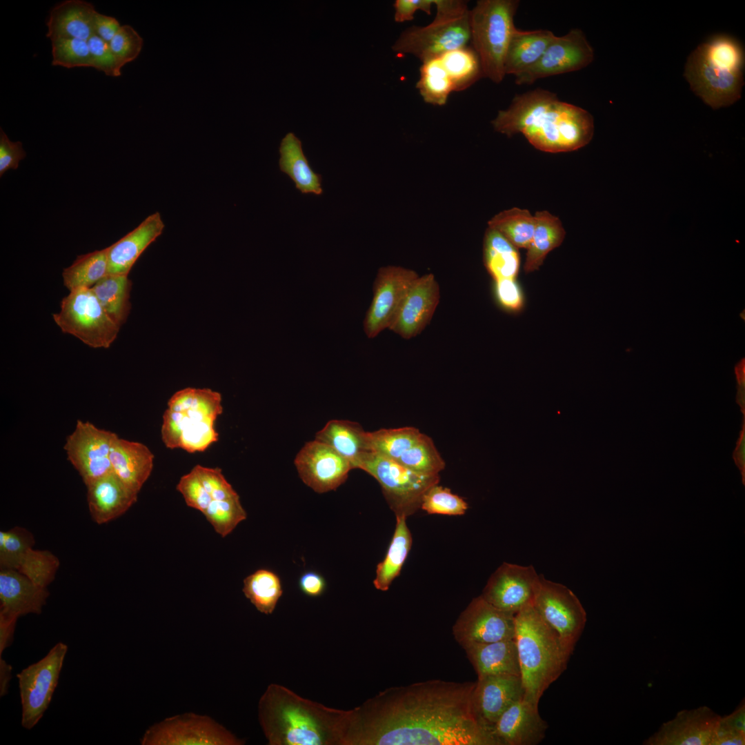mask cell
I'll list each match as a JSON object with an SVG mask.
<instances>
[{
	"label": "cell",
	"mask_w": 745,
	"mask_h": 745,
	"mask_svg": "<svg viewBox=\"0 0 745 745\" xmlns=\"http://www.w3.org/2000/svg\"><path fill=\"white\" fill-rule=\"evenodd\" d=\"M67 651V645L59 642L43 658L17 675L22 706L21 725L26 729H32L48 708Z\"/></svg>",
	"instance_id": "obj_11"
},
{
	"label": "cell",
	"mask_w": 745,
	"mask_h": 745,
	"mask_svg": "<svg viewBox=\"0 0 745 745\" xmlns=\"http://www.w3.org/2000/svg\"><path fill=\"white\" fill-rule=\"evenodd\" d=\"M244 595L257 610L272 614L283 594L279 576L268 569H259L246 577L242 589Z\"/></svg>",
	"instance_id": "obj_39"
},
{
	"label": "cell",
	"mask_w": 745,
	"mask_h": 745,
	"mask_svg": "<svg viewBox=\"0 0 745 745\" xmlns=\"http://www.w3.org/2000/svg\"><path fill=\"white\" fill-rule=\"evenodd\" d=\"M393 538L384 559L376 568L373 580L375 588L388 590L393 580L399 575L412 545V535L406 524V517L397 516Z\"/></svg>",
	"instance_id": "obj_34"
},
{
	"label": "cell",
	"mask_w": 745,
	"mask_h": 745,
	"mask_svg": "<svg viewBox=\"0 0 745 745\" xmlns=\"http://www.w3.org/2000/svg\"><path fill=\"white\" fill-rule=\"evenodd\" d=\"M433 6L434 0H396L393 3L395 21L399 23L411 21L418 10L430 14Z\"/></svg>",
	"instance_id": "obj_51"
},
{
	"label": "cell",
	"mask_w": 745,
	"mask_h": 745,
	"mask_svg": "<svg viewBox=\"0 0 745 745\" xmlns=\"http://www.w3.org/2000/svg\"><path fill=\"white\" fill-rule=\"evenodd\" d=\"M555 34L548 30H521L515 28L506 53L504 71L515 77L538 62Z\"/></svg>",
	"instance_id": "obj_31"
},
{
	"label": "cell",
	"mask_w": 745,
	"mask_h": 745,
	"mask_svg": "<svg viewBox=\"0 0 745 745\" xmlns=\"http://www.w3.org/2000/svg\"><path fill=\"white\" fill-rule=\"evenodd\" d=\"M164 226L160 214L155 212L108 246V275H128L139 256L161 235Z\"/></svg>",
	"instance_id": "obj_26"
},
{
	"label": "cell",
	"mask_w": 745,
	"mask_h": 745,
	"mask_svg": "<svg viewBox=\"0 0 745 745\" xmlns=\"http://www.w3.org/2000/svg\"><path fill=\"white\" fill-rule=\"evenodd\" d=\"M52 64L66 68L91 67L87 41L75 38H57L51 40Z\"/></svg>",
	"instance_id": "obj_45"
},
{
	"label": "cell",
	"mask_w": 745,
	"mask_h": 745,
	"mask_svg": "<svg viewBox=\"0 0 745 745\" xmlns=\"http://www.w3.org/2000/svg\"><path fill=\"white\" fill-rule=\"evenodd\" d=\"M496 293L500 304L510 310H519L523 304L522 292L515 279L496 281Z\"/></svg>",
	"instance_id": "obj_50"
},
{
	"label": "cell",
	"mask_w": 745,
	"mask_h": 745,
	"mask_svg": "<svg viewBox=\"0 0 745 745\" xmlns=\"http://www.w3.org/2000/svg\"><path fill=\"white\" fill-rule=\"evenodd\" d=\"M476 682L390 687L349 710L343 745H499L473 704Z\"/></svg>",
	"instance_id": "obj_1"
},
{
	"label": "cell",
	"mask_w": 745,
	"mask_h": 745,
	"mask_svg": "<svg viewBox=\"0 0 745 745\" xmlns=\"http://www.w3.org/2000/svg\"><path fill=\"white\" fill-rule=\"evenodd\" d=\"M315 439L333 448L350 463L353 469L357 468L363 457L372 452L369 432L349 420H330L316 433Z\"/></svg>",
	"instance_id": "obj_30"
},
{
	"label": "cell",
	"mask_w": 745,
	"mask_h": 745,
	"mask_svg": "<svg viewBox=\"0 0 745 745\" xmlns=\"http://www.w3.org/2000/svg\"><path fill=\"white\" fill-rule=\"evenodd\" d=\"M117 437L116 433L89 421H77L63 448L86 486L112 472L110 453Z\"/></svg>",
	"instance_id": "obj_14"
},
{
	"label": "cell",
	"mask_w": 745,
	"mask_h": 745,
	"mask_svg": "<svg viewBox=\"0 0 745 745\" xmlns=\"http://www.w3.org/2000/svg\"><path fill=\"white\" fill-rule=\"evenodd\" d=\"M491 123L499 133L507 137L522 133L535 148L551 153L579 149L594 134L590 112L539 88L516 95Z\"/></svg>",
	"instance_id": "obj_2"
},
{
	"label": "cell",
	"mask_w": 745,
	"mask_h": 745,
	"mask_svg": "<svg viewBox=\"0 0 745 745\" xmlns=\"http://www.w3.org/2000/svg\"><path fill=\"white\" fill-rule=\"evenodd\" d=\"M515 619V614L495 607L479 595L461 613L452 633L461 647L513 639Z\"/></svg>",
	"instance_id": "obj_16"
},
{
	"label": "cell",
	"mask_w": 745,
	"mask_h": 745,
	"mask_svg": "<svg viewBox=\"0 0 745 745\" xmlns=\"http://www.w3.org/2000/svg\"><path fill=\"white\" fill-rule=\"evenodd\" d=\"M420 508L428 514L452 516L464 515L468 506L462 497L437 484L424 493Z\"/></svg>",
	"instance_id": "obj_46"
},
{
	"label": "cell",
	"mask_w": 745,
	"mask_h": 745,
	"mask_svg": "<svg viewBox=\"0 0 745 745\" xmlns=\"http://www.w3.org/2000/svg\"><path fill=\"white\" fill-rule=\"evenodd\" d=\"M142 745H241L237 738L207 715L192 713L168 717L148 728Z\"/></svg>",
	"instance_id": "obj_13"
},
{
	"label": "cell",
	"mask_w": 745,
	"mask_h": 745,
	"mask_svg": "<svg viewBox=\"0 0 745 745\" xmlns=\"http://www.w3.org/2000/svg\"><path fill=\"white\" fill-rule=\"evenodd\" d=\"M433 21L401 32L392 46L397 55L411 54L421 62L468 46L470 41V10L463 0H434Z\"/></svg>",
	"instance_id": "obj_7"
},
{
	"label": "cell",
	"mask_w": 745,
	"mask_h": 745,
	"mask_svg": "<svg viewBox=\"0 0 745 745\" xmlns=\"http://www.w3.org/2000/svg\"><path fill=\"white\" fill-rule=\"evenodd\" d=\"M453 83L455 92L464 90L483 77L477 53L468 46L439 56Z\"/></svg>",
	"instance_id": "obj_41"
},
{
	"label": "cell",
	"mask_w": 745,
	"mask_h": 745,
	"mask_svg": "<svg viewBox=\"0 0 745 745\" xmlns=\"http://www.w3.org/2000/svg\"><path fill=\"white\" fill-rule=\"evenodd\" d=\"M26 156L21 141H12L4 131L0 130V176L8 170L18 168L19 162Z\"/></svg>",
	"instance_id": "obj_49"
},
{
	"label": "cell",
	"mask_w": 745,
	"mask_h": 745,
	"mask_svg": "<svg viewBox=\"0 0 745 745\" xmlns=\"http://www.w3.org/2000/svg\"><path fill=\"white\" fill-rule=\"evenodd\" d=\"M485 266L494 279H515L519 268V255L514 246L501 234L488 228L484 240Z\"/></svg>",
	"instance_id": "obj_35"
},
{
	"label": "cell",
	"mask_w": 745,
	"mask_h": 745,
	"mask_svg": "<svg viewBox=\"0 0 745 745\" xmlns=\"http://www.w3.org/2000/svg\"><path fill=\"white\" fill-rule=\"evenodd\" d=\"M348 713L277 684L267 687L258 704L259 722L270 745H343Z\"/></svg>",
	"instance_id": "obj_3"
},
{
	"label": "cell",
	"mask_w": 745,
	"mask_h": 745,
	"mask_svg": "<svg viewBox=\"0 0 745 745\" xmlns=\"http://www.w3.org/2000/svg\"><path fill=\"white\" fill-rule=\"evenodd\" d=\"M540 577L531 565L504 562L490 576L481 595L495 607L516 614L533 605Z\"/></svg>",
	"instance_id": "obj_18"
},
{
	"label": "cell",
	"mask_w": 745,
	"mask_h": 745,
	"mask_svg": "<svg viewBox=\"0 0 745 745\" xmlns=\"http://www.w3.org/2000/svg\"><path fill=\"white\" fill-rule=\"evenodd\" d=\"M593 59V48L583 31L572 29L565 35H555L538 62L516 76L515 83L531 84L539 79L579 70Z\"/></svg>",
	"instance_id": "obj_17"
},
{
	"label": "cell",
	"mask_w": 745,
	"mask_h": 745,
	"mask_svg": "<svg viewBox=\"0 0 745 745\" xmlns=\"http://www.w3.org/2000/svg\"><path fill=\"white\" fill-rule=\"evenodd\" d=\"M743 429L741 432V435L737 443V446L735 451V463L741 470L743 476V483H744V470H745V430L744 424H743Z\"/></svg>",
	"instance_id": "obj_56"
},
{
	"label": "cell",
	"mask_w": 745,
	"mask_h": 745,
	"mask_svg": "<svg viewBox=\"0 0 745 745\" xmlns=\"http://www.w3.org/2000/svg\"><path fill=\"white\" fill-rule=\"evenodd\" d=\"M94 6L82 0H66L57 4L50 12L46 23V37L75 38L87 41L95 34Z\"/></svg>",
	"instance_id": "obj_28"
},
{
	"label": "cell",
	"mask_w": 745,
	"mask_h": 745,
	"mask_svg": "<svg viewBox=\"0 0 745 745\" xmlns=\"http://www.w3.org/2000/svg\"><path fill=\"white\" fill-rule=\"evenodd\" d=\"M108 247L79 255L63 270L64 286L69 291L92 288L108 275Z\"/></svg>",
	"instance_id": "obj_37"
},
{
	"label": "cell",
	"mask_w": 745,
	"mask_h": 745,
	"mask_svg": "<svg viewBox=\"0 0 745 745\" xmlns=\"http://www.w3.org/2000/svg\"><path fill=\"white\" fill-rule=\"evenodd\" d=\"M718 723L731 732L745 735L744 700L743 699L742 702L731 714L725 717H720Z\"/></svg>",
	"instance_id": "obj_54"
},
{
	"label": "cell",
	"mask_w": 745,
	"mask_h": 745,
	"mask_svg": "<svg viewBox=\"0 0 745 745\" xmlns=\"http://www.w3.org/2000/svg\"><path fill=\"white\" fill-rule=\"evenodd\" d=\"M416 87L423 100L434 106H443L454 91L453 83L439 57L422 62Z\"/></svg>",
	"instance_id": "obj_43"
},
{
	"label": "cell",
	"mask_w": 745,
	"mask_h": 745,
	"mask_svg": "<svg viewBox=\"0 0 745 745\" xmlns=\"http://www.w3.org/2000/svg\"><path fill=\"white\" fill-rule=\"evenodd\" d=\"M744 50L734 37L717 34L688 56L684 75L693 92L713 109L729 106L742 96Z\"/></svg>",
	"instance_id": "obj_4"
},
{
	"label": "cell",
	"mask_w": 745,
	"mask_h": 745,
	"mask_svg": "<svg viewBox=\"0 0 745 745\" xmlns=\"http://www.w3.org/2000/svg\"><path fill=\"white\" fill-rule=\"evenodd\" d=\"M17 619L0 615V657L12 642Z\"/></svg>",
	"instance_id": "obj_55"
},
{
	"label": "cell",
	"mask_w": 745,
	"mask_h": 745,
	"mask_svg": "<svg viewBox=\"0 0 745 745\" xmlns=\"http://www.w3.org/2000/svg\"><path fill=\"white\" fill-rule=\"evenodd\" d=\"M708 706L682 710L643 742L645 745H711L720 718Z\"/></svg>",
	"instance_id": "obj_21"
},
{
	"label": "cell",
	"mask_w": 745,
	"mask_h": 745,
	"mask_svg": "<svg viewBox=\"0 0 745 745\" xmlns=\"http://www.w3.org/2000/svg\"><path fill=\"white\" fill-rule=\"evenodd\" d=\"M477 674V679L498 675L521 676L515 639L462 647Z\"/></svg>",
	"instance_id": "obj_29"
},
{
	"label": "cell",
	"mask_w": 745,
	"mask_h": 745,
	"mask_svg": "<svg viewBox=\"0 0 745 745\" xmlns=\"http://www.w3.org/2000/svg\"><path fill=\"white\" fill-rule=\"evenodd\" d=\"M547 728L538 706L522 698L501 714L492 733L499 745H536L544 738Z\"/></svg>",
	"instance_id": "obj_23"
},
{
	"label": "cell",
	"mask_w": 745,
	"mask_h": 745,
	"mask_svg": "<svg viewBox=\"0 0 745 745\" xmlns=\"http://www.w3.org/2000/svg\"><path fill=\"white\" fill-rule=\"evenodd\" d=\"M216 533L224 537L246 519L239 496L212 501L203 513Z\"/></svg>",
	"instance_id": "obj_44"
},
{
	"label": "cell",
	"mask_w": 745,
	"mask_h": 745,
	"mask_svg": "<svg viewBox=\"0 0 745 745\" xmlns=\"http://www.w3.org/2000/svg\"><path fill=\"white\" fill-rule=\"evenodd\" d=\"M90 515L97 524L113 520L125 513L137 499L138 492L123 483L113 472L86 486Z\"/></svg>",
	"instance_id": "obj_25"
},
{
	"label": "cell",
	"mask_w": 745,
	"mask_h": 745,
	"mask_svg": "<svg viewBox=\"0 0 745 745\" xmlns=\"http://www.w3.org/2000/svg\"><path fill=\"white\" fill-rule=\"evenodd\" d=\"M517 248H528L534 232L535 219L527 209L514 207L500 212L488 222Z\"/></svg>",
	"instance_id": "obj_40"
},
{
	"label": "cell",
	"mask_w": 745,
	"mask_h": 745,
	"mask_svg": "<svg viewBox=\"0 0 745 745\" xmlns=\"http://www.w3.org/2000/svg\"><path fill=\"white\" fill-rule=\"evenodd\" d=\"M131 287L128 275H107L90 288L104 310L119 327L130 311Z\"/></svg>",
	"instance_id": "obj_36"
},
{
	"label": "cell",
	"mask_w": 745,
	"mask_h": 745,
	"mask_svg": "<svg viewBox=\"0 0 745 745\" xmlns=\"http://www.w3.org/2000/svg\"><path fill=\"white\" fill-rule=\"evenodd\" d=\"M743 365H740V371L737 372L738 375V393H737V403L739 405L743 413H744L745 408V384H744V368Z\"/></svg>",
	"instance_id": "obj_58"
},
{
	"label": "cell",
	"mask_w": 745,
	"mask_h": 745,
	"mask_svg": "<svg viewBox=\"0 0 745 745\" xmlns=\"http://www.w3.org/2000/svg\"><path fill=\"white\" fill-rule=\"evenodd\" d=\"M357 468L379 482L396 517L413 515L420 508L424 493L439 481V475L418 473L372 451L363 457Z\"/></svg>",
	"instance_id": "obj_10"
},
{
	"label": "cell",
	"mask_w": 745,
	"mask_h": 745,
	"mask_svg": "<svg viewBox=\"0 0 745 745\" xmlns=\"http://www.w3.org/2000/svg\"><path fill=\"white\" fill-rule=\"evenodd\" d=\"M515 622L524 698L538 706L544 691L566 669L571 653L533 605L517 612Z\"/></svg>",
	"instance_id": "obj_5"
},
{
	"label": "cell",
	"mask_w": 745,
	"mask_h": 745,
	"mask_svg": "<svg viewBox=\"0 0 745 745\" xmlns=\"http://www.w3.org/2000/svg\"><path fill=\"white\" fill-rule=\"evenodd\" d=\"M12 667L0 657V695L1 697L8 693L11 679Z\"/></svg>",
	"instance_id": "obj_57"
},
{
	"label": "cell",
	"mask_w": 745,
	"mask_h": 745,
	"mask_svg": "<svg viewBox=\"0 0 745 745\" xmlns=\"http://www.w3.org/2000/svg\"><path fill=\"white\" fill-rule=\"evenodd\" d=\"M419 277L411 269L387 266L379 269L373 284V297L364 319L367 337H377L388 328L414 281Z\"/></svg>",
	"instance_id": "obj_15"
},
{
	"label": "cell",
	"mask_w": 745,
	"mask_h": 745,
	"mask_svg": "<svg viewBox=\"0 0 745 745\" xmlns=\"http://www.w3.org/2000/svg\"><path fill=\"white\" fill-rule=\"evenodd\" d=\"M524 697V689L521 676H487L477 679L473 695V704L481 724L492 733L494 725L501 714Z\"/></svg>",
	"instance_id": "obj_22"
},
{
	"label": "cell",
	"mask_w": 745,
	"mask_h": 745,
	"mask_svg": "<svg viewBox=\"0 0 745 745\" xmlns=\"http://www.w3.org/2000/svg\"><path fill=\"white\" fill-rule=\"evenodd\" d=\"M32 546L20 550L9 569L16 570L36 584L47 588L54 579L59 561L50 551L34 550Z\"/></svg>",
	"instance_id": "obj_42"
},
{
	"label": "cell",
	"mask_w": 745,
	"mask_h": 745,
	"mask_svg": "<svg viewBox=\"0 0 745 745\" xmlns=\"http://www.w3.org/2000/svg\"><path fill=\"white\" fill-rule=\"evenodd\" d=\"M91 67L104 72L106 75L118 77L121 75L122 67L118 63L109 43L96 34L87 40Z\"/></svg>",
	"instance_id": "obj_48"
},
{
	"label": "cell",
	"mask_w": 745,
	"mask_h": 745,
	"mask_svg": "<svg viewBox=\"0 0 745 745\" xmlns=\"http://www.w3.org/2000/svg\"><path fill=\"white\" fill-rule=\"evenodd\" d=\"M50 593L14 569L0 568V615L18 618L40 614Z\"/></svg>",
	"instance_id": "obj_24"
},
{
	"label": "cell",
	"mask_w": 745,
	"mask_h": 745,
	"mask_svg": "<svg viewBox=\"0 0 745 745\" xmlns=\"http://www.w3.org/2000/svg\"><path fill=\"white\" fill-rule=\"evenodd\" d=\"M279 152V169L295 182L297 189L303 194L321 195L323 193L322 177L310 167L302 150L301 141L293 132L284 136Z\"/></svg>",
	"instance_id": "obj_32"
},
{
	"label": "cell",
	"mask_w": 745,
	"mask_h": 745,
	"mask_svg": "<svg viewBox=\"0 0 745 745\" xmlns=\"http://www.w3.org/2000/svg\"><path fill=\"white\" fill-rule=\"evenodd\" d=\"M424 435L419 429L412 426L382 428L369 432L370 446L372 452L398 462Z\"/></svg>",
	"instance_id": "obj_38"
},
{
	"label": "cell",
	"mask_w": 745,
	"mask_h": 745,
	"mask_svg": "<svg viewBox=\"0 0 745 745\" xmlns=\"http://www.w3.org/2000/svg\"><path fill=\"white\" fill-rule=\"evenodd\" d=\"M119 22L112 17L96 13L94 20L95 34L109 43L117 34L120 27Z\"/></svg>",
	"instance_id": "obj_53"
},
{
	"label": "cell",
	"mask_w": 745,
	"mask_h": 745,
	"mask_svg": "<svg viewBox=\"0 0 745 745\" xmlns=\"http://www.w3.org/2000/svg\"><path fill=\"white\" fill-rule=\"evenodd\" d=\"M60 311L52 315L62 332L72 335L94 348H108L120 327L108 316L90 288L70 291L61 301Z\"/></svg>",
	"instance_id": "obj_9"
},
{
	"label": "cell",
	"mask_w": 745,
	"mask_h": 745,
	"mask_svg": "<svg viewBox=\"0 0 745 745\" xmlns=\"http://www.w3.org/2000/svg\"><path fill=\"white\" fill-rule=\"evenodd\" d=\"M533 606L572 654L587 620L586 610L576 595L567 586L541 575Z\"/></svg>",
	"instance_id": "obj_12"
},
{
	"label": "cell",
	"mask_w": 745,
	"mask_h": 745,
	"mask_svg": "<svg viewBox=\"0 0 745 745\" xmlns=\"http://www.w3.org/2000/svg\"><path fill=\"white\" fill-rule=\"evenodd\" d=\"M108 43L118 63L123 67L138 57L143 39L132 26L123 25Z\"/></svg>",
	"instance_id": "obj_47"
},
{
	"label": "cell",
	"mask_w": 745,
	"mask_h": 745,
	"mask_svg": "<svg viewBox=\"0 0 745 745\" xmlns=\"http://www.w3.org/2000/svg\"><path fill=\"white\" fill-rule=\"evenodd\" d=\"M534 217L535 230L524 267L526 272L537 270L548 253L561 245L566 235L560 219L549 212L538 211Z\"/></svg>",
	"instance_id": "obj_33"
},
{
	"label": "cell",
	"mask_w": 745,
	"mask_h": 745,
	"mask_svg": "<svg viewBox=\"0 0 745 745\" xmlns=\"http://www.w3.org/2000/svg\"><path fill=\"white\" fill-rule=\"evenodd\" d=\"M439 299V286L435 276L431 273L419 275L388 329L406 339L416 337L430 321Z\"/></svg>",
	"instance_id": "obj_20"
},
{
	"label": "cell",
	"mask_w": 745,
	"mask_h": 745,
	"mask_svg": "<svg viewBox=\"0 0 745 745\" xmlns=\"http://www.w3.org/2000/svg\"><path fill=\"white\" fill-rule=\"evenodd\" d=\"M110 461L112 472L139 493L152 471L154 455L145 444L118 436L112 446Z\"/></svg>",
	"instance_id": "obj_27"
},
{
	"label": "cell",
	"mask_w": 745,
	"mask_h": 745,
	"mask_svg": "<svg viewBox=\"0 0 745 745\" xmlns=\"http://www.w3.org/2000/svg\"><path fill=\"white\" fill-rule=\"evenodd\" d=\"M298 584L301 592L312 597L321 596L326 588V579L315 571L304 573L300 576Z\"/></svg>",
	"instance_id": "obj_52"
},
{
	"label": "cell",
	"mask_w": 745,
	"mask_h": 745,
	"mask_svg": "<svg viewBox=\"0 0 745 745\" xmlns=\"http://www.w3.org/2000/svg\"><path fill=\"white\" fill-rule=\"evenodd\" d=\"M221 395L210 388H186L169 399L163 415L161 438L171 449L202 452L217 441L215 424L223 412Z\"/></svg>",
	"instance_id": "obj_6"
},
{
	"label": "cell",
	"mask_w": 745,
	"mask_h": 745,
	"mask_svg": "<svg viewBox=\"0 0 745 745\" xmlns=\"http://www.w3.org/2000/svg\"><path fill=\"white\" fill-rule=\"evenodd\" d=\"M295 465L302 481L318 493L337 489L353 469L348 460L317 439L305 444L296 455Z\"/></svg>",
	"instance_id": "obj_19"
},
{
	"label": "cell",
	"mask_w": 745,
	"mask_h": 745,
	"mask_svg": "<svg viewBox=\"0 0 745 745\" xmlns=\"http://www.w3.org/2000/svg\"><path fill=\"white\" fill-rule=\"evenodd\" d=\"M517 0H479L470 10V41L483 77L499 83L506 76L504 60L515 28Z\"/></svg>",
	"instance_id": "obj_8"
}]
</instances>
